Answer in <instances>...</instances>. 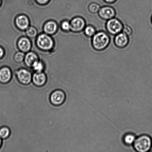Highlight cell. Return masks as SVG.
I'll return each instance as SVG.
<instances>
[{"label":"cell","mask_w":152,"mask_h":152,"mask_svg":"<svg viewBox=\"0 0 152 152\" xmlns=\"http://www.w3.org/2000/svg\"><path fill=\"white\" fill-rule=\"evenodd\" d=\"M110 38L108 34L104 31L96 32L92 37V47L97 51H101L107 48L109 45Z\"/></svg>","instance_id":"1"},{"label":"cell","mask_w":152,"mask_h":152,"mask_svg":"<svg viewBox=\"0 0 152 152\" xmlns=\"http://www.w3.org/2000/svg\"><path fill=\"white\" fill-rule=\"evenodd\" d=\"M134 146L136 151L147 152L150 151L152 147V139L147 135H141L135 139Z\"/></svg>","instance_id":"2"},{"label":"cell","mask_w":152,"mask_h":152,"mask_svg":"<svg viewBox=\"0 0 152 152\" xmlns=\"http://www.w3.org/2000/svg\"><path fill=\"white\" fill-rule=\"evenodd\" d=\"M124 25L119 19L115 18L107 20L106 28L108 33L112 35H115L122 32Z\"/></svg>","instance_id":"3"},{"label":"cell","mask_w":152,"mask_h":152,"mask_svg":"<svg viewBox=\"0 0 152 152\" xmlns=\"http://www.w3.org/2000/svg\"><path fill=\"white\" fill-rule=\"evenodd\" d=\"M37 44L39 48L43 50H50L53 46V41L50 37L42 34L38 37Z\"/></svg>","instance_id":"4"},{"label":"cell","mask_w":152,"mask_h":152,"mask_svg":"<svg viewBox=\"0 0 152 152\" xmlns=\"http://www.w3.org/2000/svg\"><path fill=\"white\" fill-rule=\"evenodd\" d=\"M66 99L65 92L62 90H55L52 92L50 96L51 103L55 106H59L63 104Z\"/></svg>","instance_id":"5"},{"label":"cell","mask_w":152,"mask_h":152,"mask_svg":"<svg viewBox=\"0 0 152 152\" xmlns=\"http://www.w3.org/2000/svg\"><path fill=\"white\" fill-rule=\"evenodd\" d=\"M16 74L18 80L21 84L27 85L32 81V74L27 70L25 69H19L16 72Z\"/></svg>","instance_id":"6"},{"label":"cell","mask_w":152,"mask_h":152,"mask_svg":"<svg viewBox=\"0 0 152 152\" xmlns=\"http://www.w3.org/2000/svg\"><path fill=\"white\" fill-rule=\"evenodd\" d=\"M98 13L101 19L107 20L114 18L116 14L115 9L110 6L101 7Z\"/></svg>","instance_id":"7"},{"label":"cell","mask_w":152,"mask_h":152,"mask_svg":"<svg viewBox=\"0 0 152 152\" xmlns=\"http://www.w3.org/2000/svg\"><path fill=\"white\" fill-rule=\"evenodd\" d=\"M70 25L71 30L74 32H78L84 29L86 26V22L83 18L77 17L72 19Z\"/></svg>","instance_id":"8"},{"label":"cell","mask_w":152,"mask_h":152,"mask_svg":"<svg viewBox=\"0 0 152 152\" xmlns=\"http://www.w3.org/2000/svg\"><path fill=\"white\" fill-rule=\"evenodd\" d=\"M114 44L119 48H124L128 45L129 42V36L121 32L115 35L114 39Z\"/></svg>","instance_id":"9"},{"label":"cell","mask_w":152,"mask_h":152,"mask_svg":"<svg viewBox=\"0 0 152 152\" xmlns=\"http://www.w3.org/2000/svg\"><path fill=\"white\" fill-rule=\"evenodd\" d=\"M32 80L34 84L38 87L44 86L47 81V77L42 72L35 73L32 76Z\"/></svg>","instance_id":"10"},{"label":"cell","mask_w":152,"mask_h":152,"mask_svg":"<svg viewBox=\"0 0 152 152\" xmlns=\"http://www.w3.org/2000/svg\"><path fill=\"white\" fill-rule=\"evenodd\" d=\"M12 77L11 71L8 68L4 67L0 69V83L7 84L10 81Z\"/></svg>","instance_id":"11"},{"label":"cell","mask_w":152,"mask_h":152,"mask_svg":"<svg viewBox=\"0 0 152 152\" xmlns=\"http://www.w3.org/2000/svg\"><path fill=\"white\" fill-rule=\"evenodd\" d=\"M16 23L18 27L22 30L27 29L29 25V20L24 15L18 16L16 19Z\"/></svg>","instance_id":"12"},{"label":"cell","mask_w":152,"mask_h":152,"mask_svg":"<svg viewBox=\"0 0 152 152\" xmlns=\"http://www.w3.org/2000/svg\"><path fill=\"white\" fill-rule=\"evenodd\" d=\"M18 46L19 48L22 51L26 52L30 50L31 44L30 42L26 38H22L19 40L18 43Z\"/></svg>","instance_id":"13"},{"label":"cell","mask_w":152,"mask_h":152,"mask_svg":"<svg viewBox=\"0 0 152 152\" xmlns=\"http://www.w3.org/2000/svg\"><path fill=\"white\" fill-rule=\"evenodd\" d=\"M37 61L38 57L37 55L32 52L28 53L25 56V62L28 66H32L33 64Z\"/></svg>","instance_id":"14"},{"label":"cell","mask_w":152,"mask_h":152,"mask_svg":"<svg viewBox=\"0 0 152 152\" xmlns=\"http://www.w3.org/2000/svg\"><path fill=\"white\" fill-rule=\"evenodd\" d=\"M57 29V25L55 22L49 21L45 25L44 30L46 33L52 34L56 32Z\"/></svg>","instance_id":"15"},{"label":"cell","mask_w":152,"mask_h":152,"mask_svg":"<svg viewBox=\"0 0 152 152\" xmlns=\"http://www.w3.org/2000/svg\"><path fill=\"white\" fill-rule=\"evenodd\" d=\"M83 31L85 35L88 37H92L96 33L94 27L91 25L86 26Z\"/></svg>","instance_id":"16"},{"label":"cell","mask_w":152,"mask_h":152,"mask_svg":"<svg viewBox=\"0 0 152 152\" xmlns=\"http://www.w3.org/2000/svg\"><path fill=\"white\" fill-rule=\"evenodd\" d=\"M10 134V129L7 126H4L0 128V138L3 140L7 139Z\"/></svg>","instance_id":"17"},{"label":"cell","mask_w":152,"mask_h":152,"mask_svg":"<svg viewBox=\"0 0 152 152\" xmlns=\"http://www.w3.org/2000/svg\"><path fill=\"white\" fill-rule=\"evenodd\" d=\"M135 139L136 138L134 135L133 134L129 133L125 135L124 137L123 140L125 144L130 145L134 144Z\"/></svg>","instance_id":"18"},{"label":"cell","mask_w":152,"mask_h":152,"mask_svg":"<svg viewBox=\"0 0 152 152\" xmlns=\"http://www.w3.org/2000/svg\"><path fill=\"white\" fill-rule=\"evenodd\" d=\"M101 7L98 4L92 3L89 4L88 10L91 13H95L98 12Z\"/></svg>","instance_id":"19"},{"label":"cell","mask_w":152,"mask_h":152,"mask_svg":"<svg viewBox=\"0 0 152 152\" xmlns=\"http://www.w3.org/2000/svg\"><path fill=\"white\" fill-rule=\"evenodd\" d=\"M34 70L37 72H42L44 69V65L41 62L38 61H36L33 64L32 66Z\"/></svg>","instance_id":"20"},{"label":"cell","mask_w":152,"mask_h":152,"mask_svg":"<svg viewBox=\"0 0 152 152\" xmlns=\"http://www.w3.org/2000/svg\"><path fill=\"white\" fill-rule=\"evenodd\" d=\"M27 35L31 38H34L37 35V31L35 28L30 27L28 28L26 31Z\"/></svg>","instance_id":"21"},{"label":"cell","mask_w":152,"mask_h":152,"mask_svg":"<svg viewBox=\"0 0 152 152\" xmlns=\"http://www.w3.org/2000/svg\"><path fill=\"white\" fill-rule=\"evenodd\" d=\"M128 36L132 35V28L130 26L128 25H124L123 30L122 32Z\"/></svg>","instance_id":"22"},{"label":"cell","mask_w":152,"mask_h":152,"mask_svg":"<svg viewBox=\"0 0 152 152\" xmlns=\"http://www.w3.org/2000/svg\"><path fill=\"white\" fill-rule=\"evenodd\" d=\"M24 54L22 52H18L15 55V59L17 62H21L24 58Z\"/></svg>","instance_id":"23"},{"label":"cell","mask_w":152,"mask_h":152,"mask_svg":"<svg viewBox=\"0 0 152 152\" xmlns=\"http://www.w3.org/2000/svg\"><path fill=\"white\" fill-rule=\"evenodd\" d=\"M62 28L64 30L69 31L71 29V25L69 22L66 21L63 22L62 24Z\"/></svg>","instance_id":"24"},{"label":"cell","mask_w":152,"mask_h":152,"mask_svg":"<svg viewBox=\"0 0 152 152\" xmlns=\"http://www.w3.org/2000/svg\"><path fill=\"white\" fill-rule=\"evenodd\" d=\"M106 3L109 4H114L115 2L117 0H104Z\"/></svg>","instance_id":"25"},{"label":"cell","mask_w":152,"mask_h":152,"mask_svg":"<svg viewBox=\"0 0 152 152\" xmlns=\"http://www.w3.org/2000/svg\"><path fill=\"white\" fill-rule=\"evenodd\" d=\"M38 3L41 4H45L47 2L48 0H37Z\"/></svg>","instance_id":"26"},{"label":"cell","mask_w":152,"mask_h":152,"mask_svg":"<svg viewBox=\"0 0 152 152\" xmlns=\"http://www.w3.org/2000/svg\"><path fill=\"white\" fill-rule=\"evenodd\" d=\"M4 54V51L0 47V58L2 57Z\"/></svg>","instance_id":"27"},{"label":"cell","mask_w":152,"mask_h":152,"mask_svg":"<svg viewBox=\"0 0 152 152\" xmlns=\"http://www.w3.org/2000/svg\"><path fill=\"white\" fill-rule=\"evenodd\" d=\"M2 140L1 138H0V148H1V145H2Z\"/></svg>","instance_id":"28"},{"label":"cell","mask_w":152,"mask_h":152,"mask_svg":"<svg viewBox=\"0 0 152 152\" xmlns=\"http://www.w3.org/2000/svg\"><path fill=\"white\" fill-rule=\"evenodd\" d=\"M151 23L152 24V15L151 16Z\"/></svg>","instance_id":"29"},{"label":"cell","mask_w":152,"mask_h":152,"mask_svg":"<svg viewBox=\"0 0 152 152\" xmlns=\"http://www.w3.org/2000/svg\"><path fill=\"white\" fill-rule=\"evenodd\" d=\"M1 0H0V5H1Z\"/></svg>","instance_id":"30"}]
</instances>
